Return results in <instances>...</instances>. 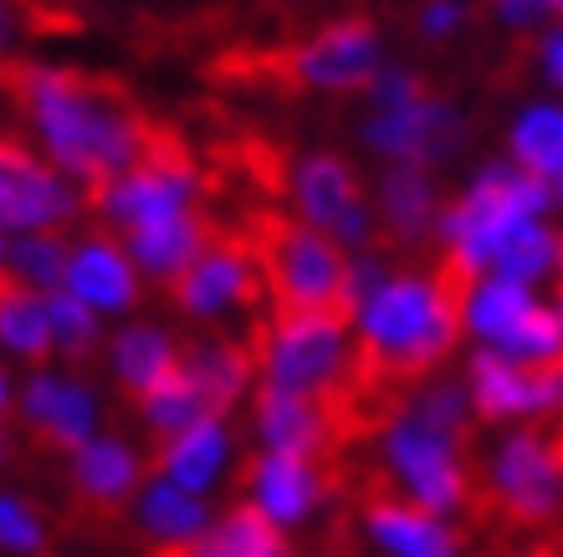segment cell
I'll return each mask as SVG.
<instances>
[{"mask_svg": "<svg viewBox=\"0 0 563 557\" xmlns=\"http://www.w3.org/2000/svg\"><path fill=\"white\" fill-rule=\"evenodd\" d=\"M492 266L503 271V281H533V277H543L549 266H559V235L543 231L538 221H522L518 231L497 246Z\"/></svg>", "mask_w": 563, "mask_h": 557, "instance_id": "26", "label": "cell"}, {"mask_svg": "<svg viewBox=\"0 0 563 557\" xmlns=\"http://www.w3.org/2000/svg\"><path fill=\"white\" fill-rule=\"evenodd\" d=\"M210 221L216 215L190 205V210H175V215H159V221H144L134 231H123V241H129V250L139 256V266H144L148 277L169 281L175 271H185L195 261V250L206 246Z\"/></svg>", "mask_w": 563, "mask_h": 557, "instance_id": "18", "label": "cell"}, {"mask_svg": "<svg viewBox=\"0 0 563 557\" xmlns=\"http://www.w3.org/2000/svg\"><path fill=\"white\" fill-rule=\"evenodd\" d=\"M67 281H73V292L88 308L119 312L139 302V277H134V266H129V256L119 250V241H113V231H98L92 246L77 250L73 266H67Z\"/></svg>", "mask_w": 563, "mask_h": 557, "instance_id": "19", "label": "cell"}, {"mask_svg": "<svg viewBox=\"0 0 563 557\" xmlns=\"http://www.w3.org/2000/svg\"><path fill=\"white\" fill-rule=\"evenodd\" d=\"M482 5H492L512 31H528L543 15V0H482Z\"/></svg>", "mask_w": 563, "mask_h": 557, "instance_id": "33", "label": "cell"}, {"mask_svg": "<svg viewBox=\"0 0 563 557\" xmlns=\"http://www.w3.org/2000/svg\"><path fill=\"white\" fill-rule=\"evenodd\" d=\"M354 486H358L354 501H358V512H364V522H369V532L395 557H456L466 547V537H472V532H461V527H445L441 516L426 512V506L395 501L389 470H379V466L354 470Z\"/></svg>", "mask_w": 563, "mask_h": 557, "instance_id": "13", "label": "cell"}, {"mask_svg": "<svg viewBox=\"0 0 563 557\" xmlns=\"http://www.w3.org/2000/svg\"><path fill=\"white\" fill-rule=\"evenodd\" d=\"M379 215H385V225L369 241L379 256L420 250L430 235L441 231V190H435V179L426 169H416V164L389 169L385 185H379Z\"/></svg>", "mask_w": 563, "mask_h": 557, "instance_id": "14", "label": "cell"}, {"mask_svg": "<svg viewBox=\"0 0 563 557\" xmlns=\"http://www.w3.org/2000/svg\"><path fill=\"white\" fill-rule=\"evenodd\" d=\"M67 481H73L67 522L82 532H113L129 512L134 491L144 486V466L129 455V445L119 435H108V441H88L73 455Z\"/></svg>", "mask_w": 563, "mask_h": 557, "instance_id": "9", "label": "cell"}, {"mask_svg": "<svg viewBox=\"0 0 563 557\" xmlns=\"http://www.w3.org/2000/svg\"><path fill=\"white\" fill-rule=\"evenodd\" d=\"M11 266L36 287H57V281H67L73 256H67V241L57 231H31L26 241L11 246Z\"/></svg>", "mask_w": 563, "mask_h": 557, "instance_id": "29", "label": "cell"}, {"mask_svg": "<svg viewBox=\"0 0 563 557\" xmlns=\"http://www.w3.org/2000/svg\"><path fill=\"white\" fill-rule=\"evenodd\" d=\"M225 460V430L221 420H200L179 441L154 445L144 460V476H169L179 491H206Z\"/></svg>", "mask_w": 563, "mask_h": 557, "instance_id": "20", "label": "cell"}, {"mask_svg": "<svg viewBox=\"0 0 563 557\" xmlns=\"http://www.w3.org/2000/svg\"><path fill=\"white\" fill-rule=\"evenodd\" d=\"M0 92L42 129L52 159L77 175L82 194L103 190L129 169L148 108L119 73L88 67H36V62H0Z\"/></svg>", "mask_w": 563, "mask_h": 557, "instance_id": "1", "label": "cell"}, {"mask_svg": "<svg viewBox=\"0 0 563 557\" xmlns=\"http://www.w3.org/2000/svg\"><path fill=\"white\" fill-rule=\"evenodd\" d=\"M113 364H119V389L123 404L139 410L154 389H159L179 364V343L159 333V327H129V333L113 343Z\"/></svg>", "mask_w": 563, "mask_h": 557, "instance_id": "22", "label": "cell"}, {"mask_svg": "<svg viewBox=\"0 0 563 557\" xmlns=\"http://www.w3.org/2000/svg\"><path fill=\"white\" fill-rule=\"evenodd\" d=\"M549 205L553 200L538 175H528L518 164H492V169L476 175L472 190L441 215V246H461L472 261L487 266L507 235Z\"/></svg>", "mask_w": 563, "mask_h": 557, "instance_id": "6", "label": "cell"}, {"mask_svg": "<svg viewBox=\"0 0 563 557\" xmlns=\"http://www.w3.org/2000/svg\"><path fill=\"white\" fill-rule=\"evenodd\" d=\"M543 5H549V11H559V15H563V0H543Z\"/></svg>", "mask_w": 563, "mask_h": 557, "instance_id": "38", "label": "cell"}, {"mask_svg": "<svg viewBox=\"0 0 563 557\" xmlns=\"http://www.w3.org/2000/svg\"><path fill=\"white\" fill-rule=\"evenodd\" d=\"M559 271H563V235H559Z\"/></svg>", "mask_w": 563, "mask_h": 557, "instance_id": "40", "label": "cell"}, {"mask_svg": "<svg viewBox=\"0 0 563 557\" xmlns=\"http://www.w3.org/2000/svg\"><path fill=\"white\" fill-rule=\"evenodd\" d=\"M0 420H5V374H0Z\"/></svg>", "mask_w": 563, "mask_h": 557, "instance_id": "37", "label": "cell"}, {"mask_svg": "<svg viewBox=\"0 0 563 557\" xmlns=\"http://www.w3.org/2000/svg\"><path fill=\"white\" fill-rule=\"evenodd\" d=\"M46 323H52V337L62 343V353L73 358V368L98 364V318H92V308L77 292L46 297Z\"/></svg>", "mask_w": 563, "mask_h": 557, "instance_id": "25", "label": "cell"}, {"mask_svg": "<svg viewBox=\"0 0 563 557\" xmlns=\"http://www.w3.org/2000/svg\"><path fill=\"white\" fill-rule=\"evenodd\" d=\"M195 557H231V547L221 543V532L216 527H206L200 532V543H195Z\"/></svg>", "mask_w": 563, "mask_h": 557, "instance_id": "36", "label": "cell"}, {"mask_svg": "<svg viewBox=\"0 0 563 557\" xmlns=\"http://www.w3.org/2000/svg\"><path fill=\"white\" fill-rule=\"evenodd\" d=\"M236 225L252 246V261L262 271V287H267L277 318L282 312H343V318L364 312L354 281H349L343 246L333 235L302 225L277 205H252Z\"/></svg>", "mask_w": 563, "mask_h": 557, "instance_id": "3", "label": "cell"}, {"mask_svg": "<svg viewBox=\"0 0 563 557\" xmlns=\"http://www.w3.org/2000/svg\"><path fill=\"white\" fill-rule=\"evenodd\" d=\"M379 77V26L369 15H339L312 36L282 42H225L206 62V82L272 98H308V92H364Z\"/></svg>", "mask_w": 563, "mask_h": 557, "instance_id": "2", "label": "cell"}, {"mask_svg": "<svg viewBox=\"0 0 563 557\" xmlns=\"http://www.w3.org/2000/svg\"><path fill=\"white\" fill-rule=\"evenodd\" d=\"M559 348H563V323H559V312H543V308H528L518 323H512L503 337H497V353L518 358V364H538V358H553Z\"/></svg>", "mask_w": 563, "mask_h": 557, "instance_id": "28", "label": "cell"}, {"mask_svg": "<svg viewBox=\"0 0 563 557\" xmlns=\"http://www.w3.org/2000/svg\"><path fill=\"white\" fill-rule=\"evenodd\" d=\"M195 532H206V506L179 486H154L144 501V537H195Z\"/></svg>", "mask_w": 563, "mask_h": 557, "instance_id": "27", "label": "cell"}, {"mask_svg": "<svg viewBox=\"0 0 563 557\" xmlns=\"http://www.w3.org/2000/svg\"><path fill=\"white\" fill-rule=\"evenodd\" d=\"M221 543L231 547V557H292L287 537H282V522H272L267 506L252 497H236L225 506V516L216 522Z\"/></svg>", "mask_w": 563, "mask_h": 557, "instance_id": "23", "label": "cell"}, {"mask_svg": "<svg viewBox=\"0 0 563 557\" xmlns=\"http://www.w3.org/2000/svg\"><path fill=\"white\" fill-rule=\"evenodd\" d=\"M538 57H543L549 77L563 88V31H553V36H543V42H538Z\"/></svg>", "mask_w": 563, "mask_h": 557, "instance_id": "35", "label": "cell"}, {"mask_svg": "<svg viewBox=\"0 0 563 557\" xmlns=\"http://www.w3.org/2000/svg\"><path fill=\"white\" fill-rule=\"evenodd\" d=\"M256 430L262 441L282 455H302L312 466H333L343 455H333V441H328V420L318 399H297V394H277L262 383L256 394Z\"/></svg>", "mask_w": 563, "mask_h": 557, "instance_id": "16", "label": "cell"}, {"mask_svg": "<svg viewBox=\"0 0 563 557\" xmlns=\"http://www.w3.org/2000/svg\"><path fill=\"white\" fill-rule=\"evenodd\" d=\"M512 164L538 179L563 169V113L559 108H533V113L518 118V129H512Z\"/></svg>", "mask_w": 563, "mask_h": 557, "instance_id": "24", "label": "cell"}, {"mask_svg": "<svg viewBox=\"0 0 563 557\" xmlns=\"http://www.w3.org/2000/svg\"><path fill=\"white\" fill-rule=\"evenodd\" d=\"M179 364H185V374L195 379V389H200V399L210 404V414L221 420L231 404L241 399V389L252 383V348L241 343V337H185L179 343Z\"/></svg>", "mask_w": 563, "mask_h": 557, "instance_id": "17", "label": "cell"}, {"mask_svg": "<svg viewBox=\"0 0 563 557\" xmlns=\"http://www.w3.org/2000/svg\"><path fill=\"white\" fill-rule=\"evenodd\" d=\"M236 486L241 491H252L262 506H267L272 522L282 527H297L302 516L318 506L323 497H339L354 486V466L349 460H333V466H312L302 455H256L246 450L236 466Z\"/></svg>", "mask_w": 563, "mask_h": 557, "instance_id": "8", "label": "cell"}, {"mask_svg": "<svg viewBox=\"0 0 563 557\" xmlns=\"http://www.w3.org/2000/svg\"><path fill=\"white\" fill-rule=\"evenodd\" d=\"M0 547L5 553H42L46 547L42 516L31 512L21 497H0Z\"/></svg>", "mask_w": 563, "mask_h": 557, "instance_id": "31", "label": "cell"}, {"mask_svg": "<svg viewBox=\"0 0 563 557\" xmlns=\"http://www.w3.org/2000/svg\"><path fill=\"white\" fill-rule=\"evenodd\" d=\"M563 512V460L553 450L543 420L528 430L507 435L492 455V470H482V481L466 506V527L487 532L497 547L518 532H549Z\"/></svg>", "mask_w": 563, "mask_h": 557, "instance_id": "4", "label": "cell"}, {"mask_svg": "<svg viewBox=\"0 0 563 557\" xmlns=\"http://www.w3.org/2000/svg\"><path fill=\"white\" fill-rule=\"evenodd\" d=\"M77 215V194L57 179V169L36 159L21 133H0V225L21 231H57Z\"/></svg>", "mask_w": 563, "mask_h": 557, "instance_id": "12", "label": "cell"}, {"mask_svg": "<svg viewBox=\"0 0 563 557\" xmlns=\"http://www.w3.org/2000/svg\"><path fill=\"white\" fill-rule=\"evenodd\" d=\"M36 557H57V553H46V547H42V553H36Z\"/></svg>", "mask_w": 563, "mask_h": 557, "instance_id": "41", "label": "cell"}, {"mask_svg": "<svg viewBox=\"0 0 563 557\" xmlns=\"http://www.w3.org/2000/svg\"><path fill=\"white\" fill-rule=\"evenodd\" d=\"M466 15L472 11H461V5H451V0H430L426 11H420V36H426V42H445L451 31L466 26Z\"/></svg>", "mask_w": 563, "mask_h": 557, "instance_id": "32", "label": "cell"}, {"mask_svg": "<svg viewBox=\"0 0 563 557\" xmlns=\"http://www.w3.org/2000/svg\"><path fill=\"white\" fill-rule=\"evenodd\" d=\"M354 318L343 312H272L262 323H252L246 348L252 364H262L267 389L297 399H318L343 368V333Z\"/></svg>", "mask_w": 563, "mask_h": 557, "instance_id": "5", "label": "cell"}, {"mask_svg": "<svg viewBox=\"0 0 563 557\" xmlns=\"http://www.w3.org/2000/svg\"><path fill=\"white\" fill-rule=\"evenodd\" d=\"M369 144L416 169H441L472 144V118H461L441 92H430L410 108H374Z\"/></svg>", "mask_w": 563, "mask_h": 557, "instance_id": "10", "label": "cell"}, {"mask_svg": "<svg viewBox=\"0 0 563 557\" xmlns=\"http://www.w3.org/2000/svg\"><path fill=\"white\" fill-rule=\"evenodd\" d=\"M0 343L11 353H21L26 364H46L57 337H52V323H46V308L36 302L31 281L21 271H5L0 266Z\"/></svg>", "mask_w": 563, "mask_h": 557, "instance_id": "21", "label": "cell"}, {"mask_svg": "<svg viewBox=\"0 0 563 557\" xmlns=\"http://www.w3.org/2000/svg\"><path fill=\"white\" fill-rule=\"evenodd\" d=\"M21 425H26L31 445L46 455H77L92 435V399L88 389L62 379H31L26 399H21Z\"/></svg>", "mask_w": 563, "mask_h": 557, "instance_id": "15", "label": "cell"}, {"mask_svg": "<svg viewBox=\"0 0 563 557\" xmlns=\"http://www.w3.org/2000/svg\"><path fill=\"white\" fill-rule=\"evenodd\" d=\"M0 250H5V241H0Z\"/></svg>", "mask_w": 563, "mask_h": 557, "instance_id": "42", "label": "cell"}, {"mask_svg": "<svg viewBox=\"0 0 563 557\" xmlns=\"http://www.w3.org/2000/svg\"><path fill=\"white\" fill-rule=\"evenodd\" d=\"M164 287H169V302L185 318H221L231 308H256L262 292H267L236 221H210L206 246L195 250V261L185 271H175Z\"/></svg>", "mask_w": 563, "mask_h": 557, "instance_id": "7", "label": "cell"}, {"mask_svg": "<svg viewBox=\"0 0 563 557\" xmlns=\"http://www.w3.org/2000/svg\"><path fill=\"white\" fill-rule=\"evenodd\" d=\"M507 557H563V532H533L528 547H503Z\"/></svg>", "mask_w": 563, "mask_h": 557, "instance_id": "34", "label": "cell"}, {"mask_svg": "<svg viewBox=\"0 0 563 557\" xmlns=\"http://www.w3.org/2000/svg\"><path fill=\"white\" fill-rule=\"evenodd\" d=\"M528 308H533V302H528V287H522V281H487L472 302V327L482 337H503Z\"/></svg>", "mask_w": 563, "mask_h": 557, "instance_id": "30", "label": "cell"}, {"mask_svg": "<svg viewBox=\"0 0 563 557\" xmlns=\"http://www.w3.org/2000/svg\"><path fill=\"white\" fill-rule=\"evenodd\" d=\"M292 200L323 235H333L339 246H364L374 241L369 210H364V179L343 154H308L292 169Z\"/></svg>", "mask_w": 563, "mask_h": 557, "instance_id": "11", "label": "cell"}, {"mask_svg": "<svg viewBox=\"0 0 563 557\" xmlns=\"http://www.w3.org/2000/svg\"><path fill=\"white\" fill-rule=\"evenodd\" d=\"M559 323H563V281H559Z\"/></svg>", "mask_w": 563, "mask_h": 557, "instance_id": "39", "label": "cell"}]
</instances>
